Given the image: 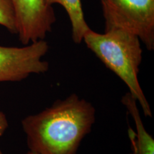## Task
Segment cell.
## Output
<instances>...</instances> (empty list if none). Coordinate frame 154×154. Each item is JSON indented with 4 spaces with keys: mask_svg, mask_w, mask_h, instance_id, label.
I'll use <instances>...</instances> for the list:
<instances>
[{
    "mask_svg": "<svg viewBox=\"0 0 154 154\" xmlns=\"http://www.w3.org/2000/svg\"><path fill=\"white\" fill-rule=\"evenodd\" d=\"M95 120L94 106L73 94L26 117L22 125L29 151L37 154H76Z\"/></svg>",
    "mask_w": 154,
    "mask_h": 154,
    "instance_id": "cell-1",
    "label": "cell"
},
{
    "mask_svg": "<svg viewBox=\"0 0 154 154\" xmlns=\"http://www.w3.org/2000/svg\"><path fill=\"white\" fill-rule=\"evenodd\" d=\"M83 41L108 69L126 84L128 92L140 104L143 114L151 117V108L138 79L143 53L139 38L123 30L112 29L100 34L90 29Z\"/></svg>",
    "mask_w": 154,
    "mask_h": 154,
    "instance_id": "cell-2",
    "label": "cell"
},
{
    "mask_svg": "<svg viewBox=\"0 0 154 154\" xmlns=\"http://www.w3.org/2000/svg\"><path fill=\"white\" fill-rule=\"evenodd\" d=\"M105 32H128L139 38L146 48L154 49V0H100Z\"/></svg>",
    "mask_w": 154,
    "mask_h": 154,
    "instance_id": "cell-3",
    "label": "cell"
},
{
    "mask_svg": "<svg viewBox=\"0 0 154 154\" xmlns=\"http://www.w3.org/2000/svg\"><path fill=\"white\" fill-rule=\"evenodd\" d=\"M49 49L44 39L23 47L0 46V82H21L31 74L48 72L49 63L42 59Z\"/></svg>",
    "mask_w": 154,
    "mask_h": 154,
    "instance_id": "cell-4",
    "label": "cell"
},
{
    "mask_svg": "<svg viewBox=\"0 0 154 154\" xmlns=\"http://www.w3.org/2000/svg\"><path fill=\"white\" fill-rule=\"evenodd\" d=\"M15 9L17 34L24 45L43 40L56 22L54 10L44 0H11Z\"/></svg>",
    "mask_w": 154,
    "mask_h": 154,
    "instance_id": "cell-5",
    "label": "cell"
},
{
    "mask_svg": "<svg viewBox=\"0 0 154 154\" xmlns=\"http://www.w3.org/2000/svg\"><path fill=\"white\" fill-rule=\"evenodd\" d=\"M122 103L131 116L136 125V133L130 134L134 148V154H154V140L144 128L136 100L128 92L123 96Z\"/></svg>",
    "mask_w": 154,
    "mask_h": 154,
    "instance_id": "cell-6",
    "label": "cell"
},
{
    "mask_svg": "<svg viewBox=\"0 0 154 154\" xmlns=\"http://www.w3.org/2000/svg\"><path fill=\"white\" fill-rule=\"evenodd\" d=\"M44 2L51 7L54 4L62 6L70 19L73 41L76 44L82 43L84 35L90 27L84 18L81 0H44Z\"/></svg>",
    "mask_w": 154,
    "mask_h": 154,
    "instance_id": "cell-7",
    "label": "cell"
},
{
    "mask_svg": "<svg viewBox=\"0 0 154 154\" xmlns=\"http://www.w3.org/2000/svg\"><path fill=\"white\" fill-rule=\"evenodd\" d=\"M0 25L17 34L16 13L11 0H0Z\"/></svg>",
    "mask_w": 154,
    "mask_h": 154,
    "instance_id": "cell-8",
    "label": "cell"
},
{
    "mask_svg": "<svg viewBox=\"0 0 154 154\" xmlns=\"http://www.w3.org/2000/svg\"><path fill=\"white\" fill-rule=\"evenodd\" d=\"M8 126L9 124L7 116L2 111H0V137L5 134V131L7 129ZM0 154H3L1 149H0Z\"/></svg>",
    "mask_w": 154,
    "mask_h": 154,
    "instance_id": "cell-9",
    "label": "cell"
},
{
    "mask_svg": "<svg viewBox=\"0 0 154 154\" xmlns=\"http://www.w3.org/2000/svg\"><path fill=\"white\" fill-rule=\"evenodd\" d=\"M26 154H37V153H34V152H33V151H28L27 153H26Z\"/></svg>",
    "mask_w": 154,
    "mask_h": 154,
    "instance_id": "cell-10",
    "label": "cell"
}]
</instances>
